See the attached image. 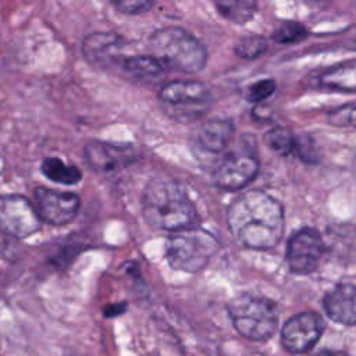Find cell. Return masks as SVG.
Segmentation results:
<instances>
[{"instance_id":"cell-1","label":"cell","mask_w":356,"mask_h":356,"mask_svg":"<svg viewBox=\"0 0 356 356\" xmlns=\"http://www.w3.org/2000/svg\"><path fill=\"white\" fill-rule=\"evenodd\" d=\"M227 222L238 243L264 250L274 248L284 234V209L267 192L250 189L229 204Z\"/></svg>"},{"instance_id":"cell-18","label":"cell","mask_w":356,"mask_h":356,"mask_svg":"<svg viewBox=\"0 0 356 356\" xmlns=\"http://www.w3.org/2000/svg\"><path fill=\"white\" fill-rule=\"evenodd\" d=\"M217 11L228 21L234 24H245L253 18L256 13V3L249 0L239 1H217Z\"/></svg>"},{"instance_id":"cell-16","label":"cell","mask_w":356,"mask_h":356,"mask_svg":"<svg viewBox=\"0 0 356 356\" xmlns=\"http://www.w3.org/2000/svg\"><path fill=\"white\" fill-rule=\"evenodd\" d=\"M318 83L330 90L356 92V60L328 68L320 75Z\"/></svg>"},{"instance_id":"cell-7","label":"cell","mask_w":356,"mask_h":356,"mask_svg":"<svg viewBox=\"0 0 356 356\" xmlns=\"http://www.w3.org/2000/svg\"><path fill=\"white\" fill-rule=\"evenodd\" d=\"M42 220L35 206L21 195H0V232L25 238L39 231Z\"/></svg>"},{"instance_id":"cell-22","label":"cell","mask_w":356,"mask_h":356,"mask_svg":"<svg viewBox=\"0 0 356 356\" xmlns=\"http://www.w3.org/2000/svg\"><path fill=\"white\" fill-rule=\"evenodd\" d=\"M267 50V40L260 35H249L242 38L235 44V53L241 58L253 60L260 57Z\"/></svg>"},{"instance_id":"cell-19","label":"cell","mask_w":356,"mask_h":356,"mask_svg":"<svg viewBox=\"0 0 356 356\" xmlns=\"http://www.w3.org/2000/svg\"><path fill=\"white\" fill-rule=\"evenodd\" d=\"M122 68L138 78H153L161 74L163 65L153 56H132L121 61Z\"/></svg>"},{"instance_id":"cell-26","label":"cell","mask_w":356,"mask_h":356,"mask_svg":"<svg viewBox=\"0 0 356 356\" xmlns=\"http://www.w3.org/2000/svg\"><path fill=\"white\" fill-rule=\"evenodd\" d=\"M127 309V303H114V305H108L106 309H104V316L107 317H115V316H120L125 312Z\"/></svg>"},{"instance_id":"cell-2","label":"cell","mask_w":356,"mask_h":356,"mask_svg":"<svg viewBox=\"0 0 356 356\" xmlns=\"http://www.w3.org/2000/svg\"><path fill=\"white\" fill-rule=\"evenodd\" d=\"M142 214L149 225L177 232L193 228L196 207L184 186L171 178H154L147 182L140 200Z\"/></svg>"},{"instance_id":"cell-25","label":"cell","mask_w":356,"mask_h":356,"mask_svg":"<svg viewBox=\"0 0 356 356\" xmlns=\"http://www.w3.org/2000/svg\"><path fill=\"white\" fill-rule=\"evenodd\" d=\"M114 7L124 13V14H140L145 13L147 10H150L153 7L152 1H146V0H131V1H115L113 3Z\"/></svg>"},{"instance_id":"cell-27","label":"cell","mask_w":356,"mask_h":356,"mask_svg":"<svg viewBox=\"0 0 356 356\" xmlns=\"http://www.w3.org/2000/svg\"><path fill=\"white\" fill-rule=\"evenodd\" d=\"M316 356H349V355H346L345 352H341V350H323Z\"/></svg>"},{"instance_id":"cell-5","label":"cell","mask_w":356,"mask_h":356,"mask_svg":"<svg viewBox=\"0 0 356 356\" xmlns=\"http://www.w3.org/2000/svg\"><path fill=\"white\" fill-rule=\"evenodd\" d=\"M217 239L200 228H188L172 232L165 241V259L168 264L185 273L203 270L217 252Z\"/></svg>"},{"instance_id":"cell-9","label":"cell","mask_w":356,"mask_h":356,"mask_svg":"<svg viewBox=\"0 0 356 356\" xmlns=\"http://www.w3.org/2000/svg\"><path fill=\"white\" fill-rule=\"evenodd\" d=\"M33 203L40 220L51 225H65L71 222L76 217L81 206L78 195L44 186L35 189Z\"/></svg>"},{"instance_id":"cell-15","label":"cell","mask_w":356,"mask_h":356,"mask_svg":"<svg viewBox=\"0 0 356 356\" xmlns=\"http://www.w3.org/2000/svg\"><path fill=\"white\" fill-rule=\"evenodd\" d=\"M122 39L113 32H93L82 42V53L90 64L107 65L115 61Z\"/></svg>"},{"instance_id":"cell-4","label":"cell","mask_w":356,"mask_h":356,"mask_svg":"<svg viewBox=\"0 0 356 356\" xmlns=\"http://www.w3.org/2000/svg\"><path fill=\"white\" fill-rule=\"evenodd\" d=\"M234 328L250 341L270 339L278 327L277 306L267 298L241 293L227 306Z\"/></svg>"},{"instance_id":"cell-13","label":"cell","mask_w":356,"mask_h":356,"mask_svg":"<svg viewBox=\"0 0 356 356\" xmlns=\"http://www.w3.org/2000/svg\"><path fill=\"white\" fill-rule=\"evenodd\" d=\"M234 135V124L228 120H209L193 134V146L203 154H218L229 143Z\"/></svg>"},{"instance_id":"cell-21","label":"cell","mask_w":356,"mask_h":356,"mask_svg":"<svg viewBox=\"0 0 356 356\" xmlns=\"http://www.w3.org/2000/svg\"><path fill=\"white\" fill-rule=\"evenodd\" d=\"M307 29L299 24V22H293V21H284L281 22L271 33L273 39L277 43H296L300 42L303 39L307 38Z\"/></svg>"},{"instance_id":"cell-17","label":"cell","mask_w":356,"mask_h":356,"mask_svg":"<svg viewBox=\"0 0 356 356\" xmlns=\"http://www.w3.org/2000/svg\"><path fill=\"white\" fill-rule=\"evenodd\" d=\"M40 171L50 181L61 185H75L82 178V171L78 167L65 164L58 157H44L40 164Z\"/></svg>"},{"instance_id":"cell-20","label":"cell","mask_w":356,"mask_h":356,"mask_svg":"<svg viewBox=\"0 0 356 356\" xmlns=\"http://www.w3.org/2000/svg\"><path fill=\"white\" fill-rule=\"evenodd\" d=\"M266 145L280 156H288L295 152L296 138L291 131L282 127H277L270 129L264 136Z\"/></svg>"},{"instance_id":"cell-3","label":"cell","mask_w":356,"mask_h":356,"mask_svg":"<svg viewBox=\"0 0 356 356\" xmlns=\"http://www.w3.org/2000/svg\"><path fill=\"white\" fill-rule=\"evenodd\" d=\"M149 49L163 67L185 74H196L207 63L204 46L188 31L178 26L156 31L149 39Z\"/></svg>"},{"instance_id":"cell-6","label":"cell","mask_w":356,"mask_h":356,"mask_svg":"<svg viewBox=\"0 0 356 356\" xmlns=\"http://www.w3.org/2000/svg\"><path fill=\"white\" fill-rule=\"evenodd\" d=\"M167 113L178 121H193L203 117L211 96L206 85L197 81H172L159 92Z\"/></svg>"},{"instance_id":"cell-10","label":"cell","mask_w":356,"mask_h":356,"mask_svg":"<svg viewBox=\"0 0 356 356\" xmlns=\"http://www.w3.org/2000/svg\"><path fill=\"white\" fill-rule=\"evenodd\" d=\"M324 254L321 235L313 228H302L295 232L286 245V263L295 274L314 271Z\"/></svg>"},{"instance_id":"cell-24","label":"cell","mask_w":356,"mask_h":356,"mask_svg":"<svg viewBox=\"0 0 356 356\" xmlns=\"http://www.w3.org/2000/svg\"><path fill=\"white\" fill-rule=\"evenodd\" d=\"M274 90H275V82L273 79H270V78L260 79L248 88L246 99L249 102L257 103V102H261V100L267 99L268 96H271L274 93Z\"/></svg>"},{"instance_id":"cell-23","label":"cell","mask_w":356,"mask_h":356,"mask_svg":"<svg viewBox=\"0 0 356 356\" xmlns=\"http://www.w3.org/2000/svg\"><path fill=\"white\" fill-rule=\"evenodd\" d=\"M328 121L337 127H356V103L335 108L328 114Z\"/></svg>"},{"instance_id":"cell-11","label":"cell","mask_w":356,"mask_h":356,"mask_svg":"<svg viewBox=\"0 0 356 356\" xmlns=\"http://www.w3.org/2000/svg\"><path fill=\"white\" fill-rule=\"evenodd\" d=\"M259 172V160L250 153H232L224 157L213 171V182L222 191H239L248 186Z\"/></svg>"},{"instance_id":"cell-8","label":"cell","mask_w":356,"mask_h":356,"mask_svg":"<svg viewBox=\"0 0 356 356\" xmlns=\"http://www.w3.org/2000/svg\"><path fill=\"white\" fill-rule=\"evenodd\" d=\"M324 320L318 313L302 312L289 317L281 330L284 349L293 355L312 350L324 332Z\"/></svg>"},{"instance_id":"cell-14","label":"cell","mask_w":356,"mask_h":356,"mask_svg":"<svg viewBox=\"0 0 356 356\" xmlns=\"http://www.w3.org/2000/svg\"><path fill=\"white\" fill-rule=\"evenodd\" d=\"M327 316L342 325H356V285L341 284L330 291L323 300Z\"/></svg>"},{"instance_id":"cell-12","label":"cell","mask_w":356,"mask_h":356,"mask_svg":"<svg viewBox=\"0 0 356 356\" xmlns=\"http://www.w3.org/2000/svg\"><path fill=\"white\" fill-rule=\"evenodd\" d=\"M86 163L97 171H114L131 164L136 153L132 146L92 140L83 150Z\"/></svg>"}]
</instances>
